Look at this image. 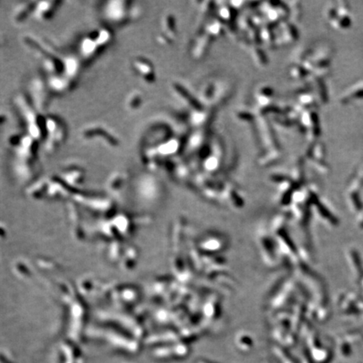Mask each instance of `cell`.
<instances>
[{"label":"cell","mask_w":363,"mask_h":363,"mask_svg":"<svg viewBox=\"0 0 363 363\" xmlns=\"http://www.w3.org/2000/svg\"><path fill=\"white\" fill-rule=\"evenodd\" d=\"M125 2L112 1L106 3L104 8V15L109 21L120 23L125 16Z\"/></svg>","instance_id":"277c9868"},{"label":"cell","mask_w":363,"mask_h":363,"mask_svg":"<svg viewBox=\"0 0 363 363\" xmlns=\"http://www.w3.org/2000/svg\"><path fill=\"white\" fill-rule=\"evenodd\" d=\"M66 128L62 121L56 117L48 116L43 120L44 147L47 152H53L64 142Z\"/></svg>","instance_id":"6da1fadb"},{"label":"cell","mask_w":363,"mask_h":363,"mask_svg":"<svg viewBox=\"0 0 363 363\" xmlns=\"http://www.w3.org/2000/svg\"><path fill=\"white\" fill-rule=\"evenodd\" d=\"M83 136L85 139H93V138L101 137L103 140H108L111 145H116L117 143L116 138L112 135L106 129H103L102 127H89L83 132Z\"/></svg>","instance_id":"5b68a950"},{"label":"cell","mask_w":363,"mask_h":363,"mask_svg":"<svg viewBox=\"0 0 363 363\" xmlns=\"http://www.w3.org/2000/svg\"><path fill=\"white\" fill-rule=\"evenodd\" d=\"M60 3V2L56 1H42L34 3L32 15L38 21H47L53 17Z\"/></svg>","instance_id":"3957f363"},{"label":"cell","mask_w":363,"mask_h":363,"mask_svg":"<svg viewBox=\"0 0 363 363\" xmlns=\"http://www.w3.org/2000/svg\"><path fill=\"white\" fill-rule=\"evenodd\" d=\"M34 3H24V5L19 6L14 11L13 19L18 23H22L28 19V17L32 15Z\"/></svg>","instance_id":"8992f818"},{"label":"cell","mask_w":363,"mask_h":363,"mask_svg":"<svg viewBox=\"0 0 363 363\" xmlns=\"http://www.w3.org/2000/svg\"><path fill=\"white\" fill-rule=\"evenodd\" d=\"M112 36L107 30H102L98 32L87 35L80 44V51L85 57H93L98 51L105 48L111 42Z\"/></svg>","instance_id":"7a4b0ae2"}]
</instances>
